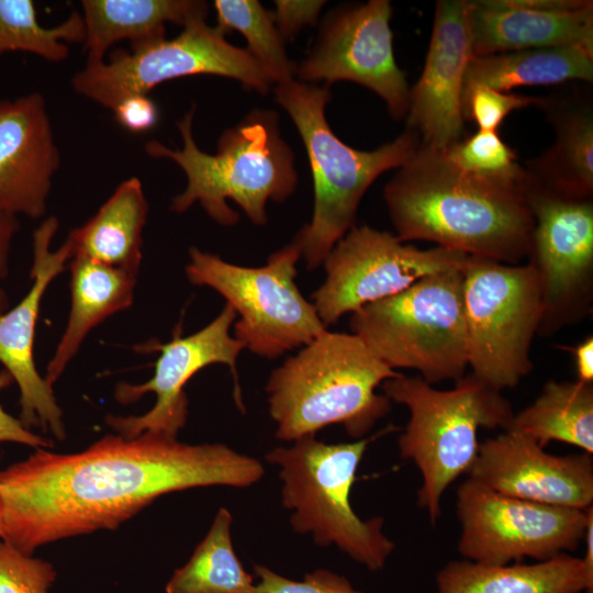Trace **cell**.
<instances>
[{
	"label": "cell",
	"mask_w": 593,
	"mask_h": 593,
	"mask_svg": "<svg viewBox=\"0 0 593 593\" xmlns=\"http://www.w3.org/2000/svg\"><path fill=\"white\" fill-rule=\"evenodd\" d=\"M19 230V219L0 211V315L9 309V298L3 288V281L9 273L10 251Z\"/></svg>",
	"instance_id": "39"
},
{
	"label": "cell",
	"mask_w": 593,
	"mask_h": 593,
	"mask_svg": "<svg viewBox=\"0 0 593 593\" xmlns=\"http://www.w3.org/2000/svg\"><path fill=\"white\" fill-rule=\"evenodd\" d=\"M56 575L48 561L0 539V593H51Z\"/></svg>",
	"instance_id": "33"
},
{
	"label": "cell",
	"mask_w": 593,
	"mask_h": 593,
	"mask_svg": "<svg viewBox=\"0 0 593 593\" xmlns=\"http://www.w3.org/2000/svg\"><path fill=\"white\" fill-rule=\"evenodd\" d=\"M399 374L355 334L325 331L269 376L276 437L292 443L338 424L355 440L363 438L391 410L378 387Z\"/></svg>",
	"instance_id": "3"
},
{
	"label": "cell",
	"mask_w": 593,
	"mask_h": 593,
	"mask_svg": "<svg viewBox=\"0 0 593 593\" xmlns=\"http://www.w3.org/2000/svg\"><path fill=\"white\" fill-rule=\"evenodd\" d=\"M468 478L532 502L577 510L593 504L592 455L548 454L532 438L513 430L480 444Z\"/></svg>",
	"instance_id": "18"
},
{
	"label": "cell",
	"mask_w": 593,
	"mask_h": 593,
	"mask_svg": "<svg viewBox=\"0 0 593 593\" xmlns=\"http://www.w3.org/2000/svg\"><path fill=\"white\" fill-rule=\"evenodd\" d=\"M436 589L437 593H593L582 559L570 553L528 564L452 560L437 572Z\"/></svg>",
	"instance_id": "24"
},
{
	"label": "cell",
	"mask_w": 593,
	"mask_h": 593,
	"mask_svg": "<svg viewBox=\"0 0 593 593\" xmlns=\"http://www.w3.org/2000/svg\"><path fill=\"white\" fill-rule=\"evenodd\" d=\"M255 593H363L344 575L327 569L305 573L302 580L283 577L262 564H254Z\"/></svg>",
	"instance_id": "35"
},
{
	"label": "cell",
	"mask_w": 593,
	"mask_h": 593,
	"mask_svg": "<svg viewBox=\"0 0 593 593\" xmlns=\"http://www.w3.org/2000/svg\"><path fill=\"white\" fill-rule=\"evenodd\" d=\"M556 130L553 145L525 168L538 183L573 198H592L593 114L588 103H553L544 99Z\"/></svg>",
	"instance_id": "27"
},
{
	"label": "cell",
	"mask_w": 593,
	"mask_h": 593,
	"mask_svg": "<svg viewBox=\"0 0 593 593\" xmlns=\"http://www.w3.org/2000/svg\"><path fill=\"white\" fill-rule=\"evenodd\" d=\"M471 57L528 48L593 51L591 0L467 1Z\"/></svg>",
	"instance_id": "20"
},
{
	"label": "cell",
	"mask_w": 593,
	"mask_h": 593,
	"mask_svg": "<svg viewBox=\"0 0 593 593\" xmlns=\"http://www.w3.org/2000/svg\"><path fill=\"white\" fill-rule=\"evenodd\" d=\"M71 306L68 323L44 377L54 384L76 356L88 333L134 299L137 273L85 257L70 259Z\"/></svg>",
	"instance_id": "23"
},
{
	"label": "cell",
	"mask_w": 593,
	"mask_h": 593,
	"mask_svg": "<svg viewBox=\"0 0 593 593\" xmlns=\"http://www.w3.org/2000/svg\"><path fill=\"white\" fill-rule=\"evenodd\" d=\"M469 256L440 246L419 249L389 232L355 225L325 257V280L311 303L327 328L426 276L462 267Z\"/></svg>",
	"instance_id": "14"
},
{
	"label": "cell",
	"mask_w": 593,
	"mask_h": 593,
	"mask_svg": "<svg viewBox=\"0 0 593 593\" xmlns=\"http://www.w3.org/2000/svg\"><path fill=\"white\" fill-rule=\"evenodd\" d=\"M236 314L225 304L206 326L189 336H176L166 344H152L144 350L159 351L155 372L142 384L119 383L115 399L122 404L139 400L145 393L156 394L155 405L139 416H109L107 423L120 435L135 437L145 432L177 437L188 415L187 382L200 370L215 363L230 367L235 379V401L244 411L237 379V359L244 345L231 334Z\"/></svg>",
	"instance_id": "16"
},
{
	"label": "cell",
	"mask_w": 593,
	"mask_h": 593,
	"mask_svg": "<svg viewBox=\"0 0 593 593\" xmlns=\"http://www.w3.org/2000/svg\"><path fill=\"white\" fill-rule=\"evenodd\" d=\"M216 27L238 31L247 41V51L272 83L293 80L296 67L288 58L271 13L256 0H215Z\"/></svg>",
	"instance_id": "31"
},
{
	"label": "cell",
	"mask_w": 593,
	"mask_h": 593,
	"mask_svg": "<svg viewBox=\"0 0 593 593\" xmlns=\"http://www.w3.org/2000/svg\"><path fill=\"white\" fill-rule=\"evenodd\" d=\"M398 169L383 197L401 242L428 240L507 265L527 258L534 217L526 178L518 183L467 172L443 149L422 144Z\"/></svg>",
	"instance_id": "2"
},
{
	"label": "cell",
	"mask_w": 593,
	"mask_h": 593,
	"mask_svg": "<svg viewBox=\"0 0 593 593\" xmlns=\"http://www.w3.org/2000/svg\"><path fill=\"white\" fill-rule=\"evenodd\" d=\"M81 8L87 64L103 61L120 41L133 48L166 37V23L183 27L208 15V3L199 0H83Z\"/></svg>",
	"instance_id": "22"
},
{
	"label": "cell",
	"mask_w": 593,
	"mask_h": 593,
	"mask_svg": "<svg viewBox=\"0 0 593 593\" xmlns=\"http://www.w3.org/2000/svg\"><path fill=\"white\" fill-rule=\"evenodd\" d=\"M276 101L292 119L306 149L313 178L311 221L294 236L309 270L321 266L334 245L353 227L360 201L384 171L401 167L421 145L406 130L374 150H358L342 142L325 116L328 86L292 80L277 85Z\"/></svg>",
	"instance_id": "5"
},
{
	"label": "cell",
	"mask_w": 593,
	"mask_h": 593,
	"mask_svg": "<svg viewBox=\"0 0 593 593\" xmlns=\"http://www.w3.org/2000/svg\"><path fill=\"white\" fill-rule=\"evenodd\" d=\"M264 474L258 459L227 445L149 432L105 435L75 454L37 448L0 471V539L32 556L60 539L115 529L164 494L248 488Z\"/></svg>",
	"instance_id": "1"
},
{
	"label": "cell",
	"mask_w": 593,
	"mask_h": 593,
	"mask_svg": "<svg viewBox=\"0 0 593 593\" xmlns=\"http://www.w3.org/2000/svg\"><path fill=\"white\" fill-rule=\"evenodd\" d=\"M504 430L525 435L542 448L560 441L593 455V383L548 381L534 403L514 413Z\"/></svg>",
	"instance_id": "28"
},
{
	"label": "cell",
	"mask_w": 593,
	"mask_h": 593,
	"mask_svg": "<svg viewBox=\"0 0 593 593\" xmlns=\"http://www.w3.org/2000/svg\"><path fill=\"white\" fill-rule=\"evenodd\" d=\"M450 390H438L419 376L400 373L381 384L383 394L403 404L410 418L399 438L403 459L414 462L422 475L417 504L432 524L441 516V497L477 459L480 428H506L514 412L511 403L472 373Z\"/></svg>",
	"instance_id": "6"
},
{
	"label": "cell",
	"mask_w": 593,
	"mask_h": 593,
	"mask_svg": "<svg viewBox=\"0 0 593 593\" xmlns=\"http://www.w3.org/2000/svg\"><path fill=\"white\" fill-rule=\"evenodd\" d=\"M0 538H1V530H0Z\"/></svg>",
	"instance_id": "41"
},
{
	"label": "cell",
	"mask_w": 593,
	"mask_h": 593,
	"mask_svg": "<svg viewBox=\"0 0 593 593\" xmlns=\"http://www.w3.org/2000/svg\"><path fill=\"white\" fill-rule=\"evenodd\" d=\"M462 301L468 366L497 391L516 387L533 369L529 350L542 318L537 275L529 264L469 256Z\"/></svg>",
	"instance_id": "10"
},
{
	"label": "cell",
	"mask_w": 593,
	"mask_h": 593,
	"mask_svg": "<svg viewBox=\"0 0 593 593\" xmlns=\"http://www.w3.org/2000/svg\"><path fill=\"white\" fill-rule=\"evenodd\" d=\"M193 114L194 108L177 122L182 149L157 141L145 145L147 155L174 160L187 177L186 189L171 200V211L183 213L199 202L216 223L233 226L239 216L227 204L232 200L255 225H265L267 202H283L298 184L293 153L280 136L278 115L268 110L251 111L238 125L224 131L215 154H208L194 142Z\"/></svg>",
	"instance_id": "4"
},
{
	"label": "cell",
	"mask_w": 593,
	"mask_h": 593,
	"mask_svg": "<svg viewBox=\"0 0 593 593\" xmlns=\"http://www.w3.org/2000/svg\"><path fill=\"white\" fill-rule=\"evenodd\" d=\"M188 280L221 294L235 312V337L267 359L302 348L327 328L300 292L295 277L301 248L295 239L272 253L266 265L246 267L197 247L189 250Z\"/></svg>",
	"instance_id": "9"
},
{
	"label": "cell",
	"mask_w": 593,
	"mask_h": 593,
	"mask_svg": "<svg viewBox=\"0 0 593 593\" xmlns=\"http://www.w3.org/2000/svg\"><path fill=\"white\" fill-rule=\"evenodd\" d=\"M58 226V219L49 216L33 233L31 288L15 306L0 315V363L19 387V419L22 424L29 429L41 427L58 440H64L66 429L63 411L52 384L38 373L33 354L35 327L44 293L72 258L67 239L58 249H51Z\"/></svg>",
	"instance_id": "17"
},
{
	"label": "cell",
	"mask_w": 593,
	"mask_h": 593,
	"mask_svg": "<svg viewBox=\"0 0 593 593\" xmlns=\"http://www.w3.org/2000/svg\"><path fill=\"white\" fill-rule=\"evenodd\" d=\"M388 0L338 9L327 15L307 57L296 67L300 81L339 80L361 85L377 93L390 114L406 116L410 89L396 65Z\"/></svg>",
	"instance_id": "15"
},
{
	"label": "cell",
	"mask_w": 593,
	"mask_h": 593,
	"mask_svg": "<svg viewBox=\"0 0 593 593\" xmlns=\"http://www.w3.org/2000/svg\"><path fill=\"white\" fill-rule=\"evenodd\" d=\"M232 522L231 512L221 507L190 559L168 580L166 593H255V578L233 546Z\"/></svg>",
	"instance_id": "29"
},
{
	"label": "cell",
	"mask_w": 593,
	"mask_h": 593,
	"mask_svg": "<svg viewBox=\"0 0 593 593\" xmlns=\"http://www.w3.org/2000/svg\"><path fill=\"white\" fill-rule=\"evenodd\" d=\"M372 439L327 444L305 436L290 447L273 448L265 459L279 468L281 501L291 511L293 530L311 535L321 547L336 546L376 572L384 568L395 544L383 533V517L361 519L350 503L358 467Z\"/></svg>",
	"instance_id": "7"
},
{
	"label": "cell",
	"mask_w": 593,
	"mask_h": 593,
	"mask_svg": "<svg viewBox=\"0 0 593 593\" xmlns=\"http://www.w3.org/2000/svg\"><path fill=\"white\" fill-rule=\"evenodd\" d=\"M592 510L593 505L577 510L504 495L468 478L456 495L458 551L486 566L524 558L545 561L579 547Z\"/></svg>",
	"instance_id": "12"
},
{
	"label": "cell",
	"mask_w": 593,
	"mask_h": 593,
	"mask_svg": "<svg viewBox=\"0 0 593 593\" xmlns=\"http://www.w3.org/2000/svg\"><path fill=\"white\" fill-rule=\"evenodd\" d=\"M544 99L500 91L488 87H475L462 96L465 120H472L481 131H496L511 112L541 105Z\"/></svg>",
	"instance_id": "34"
},
{
	"label": "cell",
	"mask_w": 593,
	"mask_h": 593,
	"mask_svg": "<svg viewBox=\"0 0 593 593\" xmlns=\"http://www.w3.org/2000/svg\"><path fill=\"white\" fill-rule=\"evenodd\" d=\"M272 20L282 41L293 38L305 25H313L325 1L277 0Z\"/></svg>",
	"instance_id": "36"
},
{
	"label": "cell",
	"mask_w": 593,
	"mask_h": 593,
	"mask_svg": "<svg viewBox=\"0 0 593 593\" xmlns=\"http://www.w3.org/2000/svg\"><path fill=\"white\" fill-rule=\"evenodd\" d=\"M12 377L4 369L0 371V392L11 385ZM18 443L37 448H52L53 443L25 427L19 418L13 417L0 405V443Z\"/></svg>",
	"instance_id": "38"
},
{
	"label": "cell",
	"mask_w": 593,
	"mask_h": 593,
	"mask_svg": "<svg viewBox=\"0 0 593 593\" xmlns=\"http://www.w3.org/2000/svg\"><path fill=\"white\" fill-rule=\"evenodd\" d=\"M147 213L141 180L132 177L122 181L92 217L69 233L72 257L137 273Z\"/></svg>",
	"instance_id": "25"
},
{
	"label": "cell",
	"mask_w": 593,
	"mask_h": 593,
	"mask_svg": "<svg viewBox=\"0 0 593 593\" xmlns=\"http://www.w3.org/2000/svg\"><path fill=\"white\" fill-rule=\"evenodd\" d=\"M524 194L534 217L527 258L538 278L544 309L538 332L549 335L591 312L593 203L592 198L552 191L528 171Z\"/></svg>",
	"instance_id": "13"
},
{
	"label": "cell",
	"mask_w": 593,
	"mask_h": 593,
	"mask_svg": "<svg viewBox=\"0 0 593 593\" xmlns=\"http://www.w3.org/2000/svg\"><path fill=\"white\" fill-rule=\"evenodd\" d=\"M470 58L467 1H437L425 66L410 90L406 113L407 128L422 145L446 149L461 139L463 80Z\"/></svg>",
	"instance_id": "19"
},
{
	"label": "cell",
	"mask_w": 593,
	"mask_h": 593,
	"mask_svg": "<svg viewBox=\"0 0 593 593\" xmlns=\"http://www.w3.org/2000/svg\"><path fill=\"white\" fill-rule=\"evenodd\" d=\"M116 122L133 133L146 132L158 121V108L148 94H133L113 110Z\"/></svg>",
	"instance_id": "37"
},
{
	"label": "cell",
	"mask_w": 593,
	"mask_h": 593,
	"mask_svg": "<svg viewBox=\"0 0 593 593\" xmlns=\"http://www.w3.org/2000/svg\"><path fill=\"white\" fill-rule=\"evenodd\" d=\"M572 80L593 81V51L558 46L503 52L470 58L462 96L475 87L508 92L516 87Z\"/></svg>",
	"instance_id": "26"
},
{
	"label": "cell",
	"mask_w": 593,
	"mask_h": 593,
	"mask_svg": "<svg viewBox=\"0 0 593 593\" xmlns=\"http://www.w3.org/2000/svg\"><path fill=\"white\" fill-rule=\"evenodd\" d=\"M83 40V19L76 10L59 25L45 27L32 0H0V56L24 52L58 63L68 58V43Z\"/></svg>",
	"instance_id": "30"
},
{
	"label": "cell",
	"mask_w": 593,
	"mask_h": 593,
	"mask_svg": "<svg viewBox=\"0 0 593 593\" xmlns=\"http://www.w3.org/2000/svg\"><path fill=\"white\" fill-rule=\"evenodd\" d=\"M224 35L205 19H198L174 38L130 52L116 49L108 61L87 64L70 83L76 93L112 111L126 97L148 94L165 81L195 75L236 79L246 89L267 93L271 80L246 48L232 45Z\"/></svg>",
	"instance_id": "11"
},
{
	"label": "cell",
	"mask_w": 593,
	"mask_h": 593,
	"mask_svg": "<svg viewBox=\"0 0 593 593\" xmlns=\"http://www.w3.org/2000/svg\"><path fill=\"white\" fill-rule=\"evenodd\" d=\"M573 353L578 381L593 383V338L586 337L583 342L573 347L561 346Z\"/></svg>",
	"instance_id": "40"
},
{
	"label": "cell",
	"mask_w": 593,
	"mask_h": 593,
	"mask_svg": "<svg viewBox=\"0 0 593 593\" xmlns=\"http://www.w3.org/2000/svg\"><path fill=\"white\" fill-rule=\"evenodd\" d=\"M463 266L360 307L351 313V333L393 370L414 369L429 384L458 381L468 367Z\"/></svg>",
	"instance_id": "8"
},
{
	"label": "cell",
	"mask_w": 593,
	"mask_h": 593,
	"mask_svg": "<svg viewBox=\"0 0 593 593\" xmlns=\"http://www.w3.org/2000/svg\"><path fill=\"white\" fill-rule=\"evenodd\" d=\"M60 154L40 92L0 100V211L40 219L46 213Z\"/></svg>",
	"instance_id": "21"
},
{
	"label": "cell",
	"mask_w": 593,
	"mask_h": 593,
	"mask_svg": "<svg viewBox=\"0 0 593 593\" xmlns=\"http://www.w3.org/2000/svg\"><path fill=\"white\" fill-rule=\"evenodd\" d=\"M459 169L494 179L523 182L526 169L517 163L516 153L496 131H481L443 149Z\"/></svg>",
	"instance_id": "32"
}]
</instances>
